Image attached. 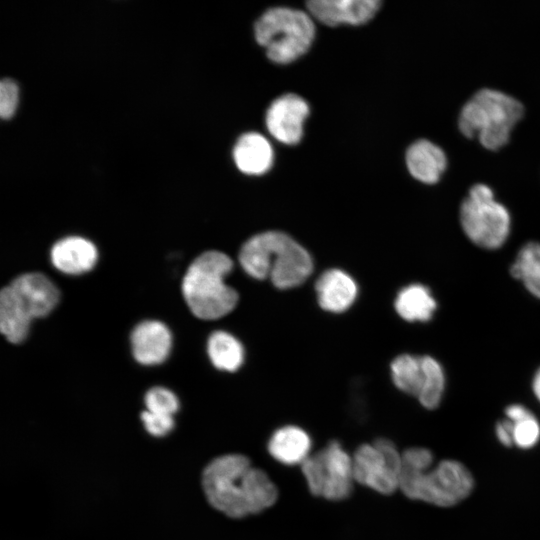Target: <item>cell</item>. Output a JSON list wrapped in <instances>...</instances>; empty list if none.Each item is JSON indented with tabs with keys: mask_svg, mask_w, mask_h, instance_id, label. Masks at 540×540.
<instances>
[{
	"mask_svg": "<svg viewBox=\"0 0 540 540\" xmlns=\"http://www.w3.org/2000/svg\"><path fill=\"white\" fill-rule=\"evenodd\" d=\"M510 273L533 296L540 299V242H527L519 249Z\"/></svg>",
	"mask_w": 540,
	"mask_h": 540,
	"instance_id": "obj_22",
	"label": "cell"
},
{
	"mask_svg": "<svg viewBox=\"0 0 540 540\" xmlns=\"http://www.w3.org/2000/svg\"><path fill=\"white\" fill-rule=\"evenodd\" d=\"M309 114L307 102L296 94H285L274 100L266 113V126L278 141L293 145L303 135V124Z\"/></svg>",
	"mask_w": 540,
	"mask_h": 540,
	"instance_id": "obj_10",
	"label": "cell"
},
{
	"mask_svg": "<svg viewBox=\"0 0 540 540\" xmlns=\"http://www.w3.org/2000/svg\"><path fill=\"white\" fill-rule=\"evenodd\" d=\"M171 345V333L160 321H143L134 328L131 334L133 356L143 365H156L165 361Z\"/></svg>",
	"mask_w": 540,
	"mask_h": 540,
	"instance_id": "obj_13",
	"label": "cell"
},
{
	"mask_svg": "<svg viewBox=\"0 0 540 540\" xmlns=\"http://www.w3.org/2000/svg\"><path fill=\"white\" fill-rule=\"evenodd\" d=\"M473 486L472 474L456 460H443L433 468L402 463L399 489L413 500L449 507L465 499Z\"/></svg>",
	"mask_w": 540,
	"mask_h": 540,
	"instance_id": "obj_5",
	"label": "cell"
},
{
	"mask_svg": "<svg viewBox=\"0 0 540 540\" xmlns=\"http://www.w3.org/2000/svg\"><path fill=\"white\" fill-rule=\"evenodd\" d=\"M512 424L514 444L518 447L527 449L538 442L540 425L533 414L520 421L512 422Z\"/></svg>",
	"mask_w": 540,
	"mask_h": 540,
	"instance_id": "obj_26",
	"label": "cell"
},
{
	"mask_svg": "<svg viewBox=\"0 0 540 540\" xmlns=\"http://www.w3.org/2000/svg\"><path fill=\"white\" fill-rule=\"evenodd\" d=\"M405 160L410 174L425 184L437 183L448 163L444 150L427 139L412 143L407 149Z\"/></svg>",
	"mask_w": 540,
	"mask_h": 540,
	"instance_id": "obj_15",
	"label": "cell"
},
{
	"mask_svg": "<svg viewBox=\"0 0 540 540\" xmlns=\"http://www.w3.org/2000/svg\"><path fill=\"white\" fill-rule=\"evenodd\" d=\"M354 481L381 494L399 489L402 456L394 443L378 438L362 444L352 456Z\"/></svg>",
	"mask_w": 540,
	"mask_h": 540,
	"instance_id": "obj_9",
	"label": "cell"
},
{
	"mask_svg": "<svg viewBox=\"0 0 540 540\" xmlns=\"http://www.w3.org/2000/svg\"><path fill=\"white\" fill-rule=\"evenodd\" d=\"M147 410L154 413L173 415L179 407L176 395L163 387H154L145 395Z\"/></svg>",
	"mask_w": 540,
	"mask_h": 540,
	"instance_id": "obj_25",
	"label": "cell"
},
{
	"mask_svg": "<svg viewBox=\"0 0 540 540\" xmlns=\"http://www.w3.org/2000/svg\"><path fill=\"white\" fill-rule=\"evenodd\" d=\"M141 419L146 430L153 436L161 437L168 434L174 427V420L171 415L144 411Z\"/></svg>",
	"mask_w": 540,
	"mask_h": 540,
	"instance_id": "obj_27",
	"label": "cell"
},
{
	"mask_svg": "<svg viewBox=\"0 0 540 540\" xmlns=\"http://www.w3.org/2000/svg\"><path fill=\"white\" fill-rule=\"evenodd\" d=\"M459 219L468 239L484 249L500 248L511 229L509 211L495 200L493 190L482 183L470 188L460 205Z\"/></svg>",
	"mask_w": 540,
	"mask_h": 540,
	"instance_id": "obj_7",
	"label": "cell"
},
{
	"mask_svg": "<svg viewBox=\"0 0 540 540\" xmlns=\"http://www.w3.org/2000/svg\"><path fill=\"white\" fill-rule=\"evenodd\" d=\"M523 115L519 100L502 91L483 88L463 105L458 127L465 137L477 138L484 148L498 150L508 143L512 129Z\"/></svg>",
	"mask_w": 540,
	"mask_h": 540,
	"instance_id": "obj_4",
	"label": "cell"
},
{
	"mask_svg": "<svg viewBox=\"0 0 540 540\" xmlns=\"http://www.w3.org/2000/svg\"><path fill=\"white\" fill-rule=\"evenodd\" d=\"M496 435L503 445L511 446L514 444L512 422L509 419L499 421L496 425Z\"/></svg>",
	"mask_w": 540,
	"mask_h": 540,
	"instance_id": "obj_29",
	"label": "cell"
},
{
	"mask_svg": "<svg viewBox=\"0 0 540 540\" xmlns=\"http://www.w3.org/2000/svg\"><path fill=\"white\" fill-rule=\"evenodd\" d=\"M310 492L327 500L340 501L350 496L354 476L352 456L336 441L310 454L300 465Z\"/></svg>",
	"mask_w": 540,
	"mask_h": 540,
	"instance_id": "obj_8",
	"label": "cell"
},
{
	"mask_svg": "<svg viewBox=\"0 0 540 540\" xmlns=\"http://www.w3.org/2000/svg\"><path fill=\"white\" fill-rule=\"evenodd\" d=\"M532 389H533L534 395L536 396V398L540 402V367L536 371V373H535V375L533 377Z\"/></svg>",
	"mask_w": 540,
	"mask_h": 540,
	"instance_id": "obj_31",
	"label": "cell"
},
{
	"mask_svg": "<svg viewBox=\"0 0 540 540\" xmlns=\"http://www.w3.org/2000/svg\"><path fill=\"white\" fill-rule=\"evenodd\" d=\"M18 104V86L11 79H4L0 84V115L4 119L13 116Z\"/></svg>",
	"mask_w": 540,
	"mask_h": 540,
	"instance_id": "obj_28",
	"label": "cell"
},
{
	"mask_svg": "<svg viewBox=\"0 0 540 540\" xmlns=\"http://www.w3.org/2000/svg\"><path fill=\"white\" fill-rule=\"evenodd\" d=\"M9 286L32 319L48 315L59 301L57 287L41 273L22 274Z\"/></svg>",
	"mask_w": 540,
	"mask_h": 540,
	"instance_id": "obj_11",
	"label": "cell"
},
{
	"mask_svg": "<svg viewBox=\"0 0 540 540\" xmlns=\"http://www.w3.org/2000/svg\"><path fill=\"white\" fill-rule=\"evenodd\" d=\"M202 485L209 503L231 518L263 512L278 498L268 474L241 454L212 460L203 471Z\"/></svg>",
	"mask_w": 540,
	"mask_h": 540,
	"instance_id": "obj_1",
	"label": "cell"
},
{
	"mask_svg": "<svg viewBox=\"0 0 540 540\" xmlns=\"http://www.w3.org/2000/svg\"><path fill=\"white\" fill-rule=\"evenodd\" d=\"M311 447L309 434L295 425L277 429L267 445L270 456L284 465H301L310 456Z\"/></svg>",
	"mask_w": 540,
	"mask_h": 540,
	"instance_id": "obj_17",
	"label": "cell"
},
{
	"mask_svg": "<svg viewBox=\"0 0 540 540\" xmlns=\"http://www.w3.org/2000/svg\"><path fill=\"white\" fill-rule=\"evenodd\" d=\"M233 262L220 251H206L188 267L182 282L184 299L191 312L203 320L221 318L238 302V293L225 283Z\"/></svg>",
	"mask_w": 540,
	"mask_h": 540,
	"instance_id": "obj_3",
	"label": "cell"
},
{
	"mask_svg": "<svg viewBox=\"0 0 540 540\" xmlns=\"http://www.w3.org/2000/svg\"><path fill=\"white\" fill-rule=\"evenodd\" d=\"M398 315L409 322L429 321L437 308L430 289L422 284H411L402 288L394 302Z\"/></svg>",
	"mask_w": 540,
	"mask_h": 540,
	"instance_id": "obj_19",
	"label": "cell"
},
{
	"mask_svg": "<svg viewBox=\"0 0 540 540\" xmlns=\"http://www.w3.org/2000/svg\"><path fill=\"white\" fill-rule=\"evenodd\" d=\"M392 380L395 386L417 397L422 388L425 371L422 356L401 354L391 363Z\"/></svg>",
	"mask_w": 540,
	"mask_h": 540,
	"instance_id": "obj_23",
	"label": "cell"
},
{
	"mask_svg": "<svg viewBox=\"0 0 540 540\" xmlns=\"http://www.w3.org/2000/svg\"><path fill=\"white\" fill-rule=\"evenodd\" d=\"M32 318L18 301L10 286L0 292V330L14 344L22 342L28 335Z\"/></svg>",
	"mask_w": 540,
	"mask_h": 540,
	"instance_id": "obj_20",
	"label": "cell"
},
{
	"mask_svg": "<svg viewBox=\"0 0 540 540\" xmlns=\"http://www.w3.org/2000/svg\"><path fill=\"white\" fill-rule=\"evenodd\" d=\"M379 0H311L310 13L329 26L359 25L370 20L380 8Z\"/></svg>",
	"mask_w": 540,
	"mask_h": 540,
	"instance_id": "obj_12",
	"label": "cell"
},
{
	"mask_svg": "<svg viewBox=\"0 0 540 540\" xmlns=\"http://www.w3.org/2000/svg\"><path fill=\"white\" fill-rule=\"evenodd\" d=\"M233 157L238 169L243 173L261 175L272 166L273 150L264 136L251 132L238 139Z\"/></svg>",
	"mask_w": 540,
	"mask_h": 540,
	"instance_id": "obj_18",
	"label": "cell"
},
{
	"mask_svg": "<svg viewBox=\"0 0 540 540\" xmlns=\"http://www.w3.org/2000/svg\"><path fill=\"white\" fill-rule=\"evenodd\" d=\"M243 270L252 278H270L279 289L302 284L311 274L313 262L308 251L289 235L268 231L247 240L239 253Z\"/></svg>",
	"mask_w": 540,
	"mask_h": 540,
	"instance_id": "obj_2",
	"label": "cell"
},
{
	"mask_svg": "<svg viewBox=\"0 0 540 540\" xmlns=\"http://www.w3.org/2000/svg\"><path fill=\"white\" fill-rule=\"evenodd\" d=\"M315 290L320 307L334 313L347 310L357 297L355 281L339 269L325 271L317 279Z\"/></svg>",
	"mask_w": 540,
	"mask_h": 540,
	"instance_id": "obj_14",
	"label": "cell"
},
{
	"mask_svg": "<svg viewBox=\"0 0 540 540\" xmlns=\"http://www.w3.org/2000/svg\"><path fill=\"white\" fill-rule=\"evenodd\" d=\"M52 264L66 274H81L91 270L98 258L95 245L82 237L70 236L56 242L51 249Z\"/></svg>",
	"mask_w": 540,
	"mask_h": 540,
	"instance_id": "obj_16",
	"label": "cell"
},
{
	"mask_svg": "<svg viewBox=\"0 0 540 540\" xmlns=\"http://www.w3.org/2000/svg\"><path fill=\"white\" fill-rule=\"evenodd\" d=\"M207 351L212 364L223 371L238 370L244 360L242 344L232 334L222 330L210 335Z\"/></svg>",
	"mask_w": 540,
	"mask_h": 540,
	"instance_id": "obj_21",
	"label": "cell"
},
{
	"mask_svg": "<svg viewBox=\"0 0 540 540\" xmlns=\"http://www.w3.org/2000/svg\"><path fill=\"white\" fill-rule=\"evenodd\" d=\"M315 34L311 18L303 11L275 7L267 10L255 24L257 42L276 63H290L310 47Z\"/></svg>",
	"mask_w": 540,
	"mask_h": 540,
	"instance_id": "obj_6",
	"label": "cell"
},
{
	"mask_svg": "<svg viewBox=\"0 0 540 540\" xmlns=\"http://www.w3.org/2000/svg\"><path fill=\"white\" fill-rule=\"evenodd\" d=\"M425 371L424 382L417 399L427 409H435L442 400L445 389V373L441 364L432 356H422Z\"/></svg>",
	"mask_w": 540,
	"mask_h": 540,
	"instance_id": "obj_24",
	"label": "cell"
},
{
	"mask_svg": "<svg viewBox=\"0 0 540 540\" xmlns=\"http://www.w3.org/2000/svg\"><path fill=\"white\" fill-rule=\"evenodd\" d=\"M505 414L507 419L517 422L532 415V412L520 404H512L505 409Z\"/></svg>",
	"mask_w": 540,
	"mask_h": 540,
	"instance_id": "obj_30",
	"label": "cell"
}]
</instances>
